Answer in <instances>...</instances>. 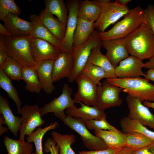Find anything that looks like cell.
Listing matches in <instances>:
<instances>
[{"instance_id": "6da1fadb", "label": "cell", "mask_w": 154, "mask_h": 154, "mask_svg": "<svg viewBox=\"0 0 154 154\" xmlns=\"http://www.w3.org/2000/svg\"><path fill=\"white\" fill-rule=\"evenodd\" d=\"M123 39L131 55L142 60L154 56V35L147 23Z\"/></svg>"}, {"instance_id": "7a4b0ae2", "label": "cell", "mask_w": 154, "mask_h": 154, "mask_svg": "<svg viewBox=\"0 0 154 154\" xmlns=\"http://www.w3.org/2000/svg\"><path fill=\"white\" fill-rule=\"evenodd\" d=\"M147 23L144 11L138 6L129 10L122 20L110 30L99 32L102 41L123 38L137 30L141 25Z\"/></svg>"}, {"instance_id": "3957f363", "label": "cell", "mask_w": 154, "mask_h": 154, "mask_svg": "<svg viewBox=\"0 0 154 154\" xmlns=\"http://www.w3.org/2000/svg\"><path fill=\"white\" fill-rule=\"evenodd\" d=\"M110 83L122 88L128 95L138 98L142 102H154V85L149 80L140 77L106 79Z\"/></svg>"}, {"instance_id": "277c9868", "label": "cell", "mask_w": 154, "mask_h": 154, "mask_svg": "<svg viewBox=\"0 0 154 154\" xmlns=\"http://www.w3.org/2000/svg\"><path fill=\"white\" fill-rule=\"evenodd\" d=\"M8 56L23 66L35 67L36 63L32 55L31 48V36H4Z\"/></svg>"}, {"instance_id": "5b68a950", "label": "cell", "mask_w": 154, "mask_h": 154, "mask_svg": "<svg viewBox=\"0 0 154 154\" xmlns=\"http://www.w3.org/2000/svg\"><path fill=\"white\" fill-rule=\"evenodd\" d=\"M102 42L99 32L94 30L92 35L86 42L78 48H73L72 53L73 68L71 76L68 79L69 82H74L82 73L88 62L92 49L97 46L102 45Z\"/></svg>"}, {"instance_id": "8992f818", "label": "cell", "mask_w": 154, "mask_h": 154, "mask_svg": "<svg viewBox=\"0 0 154 154\" xmlns=\"http://www.w3.org/2000/svg\"><path fill=\"white\" fill-rule=\"evenodd\" d=\"M62 120L66 125L80 135L85 146L91 151H98L108 148L102 139L90 132L84 121L68 115H66Z\"/></svg>"}, {"instance_id": "52a82bcc", "label": "cell", "mask_w": 154, "mask_h": 154, "mask_svg": "<svg viewBox=\"0 0 154 154\" xmlns=\"http://www.w3.org/2000/svg\"><path fill=\"white\" fill-rule=\"evenodd\" d=\"M72 90L67 84L63 86L61 94L57 98H54L50 102L45 104L40 108L42 117L49 113H53L54 115L61 120L66 115L64 112L66 109L76 107L75 103L80 102L71 97Z\"/></svg>"}, {"instance_id": "ba28073f", "label": "cell", "mask_w": 154, "mask_h": 154, "mask_svg": "<svg viewBox=\"0 0 154 154\" xmlns=\"http://www.w3.org/2000/svg\"><path fill=\"white\" fill-rule=\"evenodd\" d=\"M19 114L22 117L18 140L23 143L25 142V135H29L36 128L44 125L45 121L41 118L40 108L37 104L25 105L21 108Z\"/></svg>"}, {"instance_id": "9c48e42d", "label": "cell", "mask_w": 154, "mask_h": 154, "mask_svg": "<svg viewBox=\"0 0 154 154\" xmlns=\"http://www.w3.org/2000/svg\"><path fill=\"white\" fill-rule=\"evenodd\" d=\"M128 7L111 2L103 5L98 19L94 25L99 32L104 31L111 25L124 16L129 11Z\"/></svg>"}, {"instance_id": "30bf717a", "label": "cell", "mask_w": 154, "mask_h": 154, "mask_svg": "<svg viewBox=\"0 0 154 154\" xmlns=\"http://www.w3.org/2000/svg\"><path fill=\"white\" fill-rule=\"evenodd\" d=\"M97 99L96 106L104 111L106 109L120 106L122 100L119 94L121 88L109 83L106 80L102 84L97 86Z\"/></svg>"}, {"instance_id": "8fae6325", "label": "cell", "mask_w": 154, "mask_h": 154, "mask_svg": "<svg viewBox=\"0 0 154 154\" xmlns=\"http://www.w3.org/2000/svg\"><path fill=\"white\" fill-rule=\"evenodd\" d=\"M80 0L68 1L66 4L68 10V17L64 36L61 41L62 52L72 53L73 38L78 21V13Z\"/></svg>"}, {"instance_id": "7c38bea8", "label": "cell", "mask_w": 154, "mask_h": 154, "mask_svg": "<svg viewBox=\"0 0 154 154\" xmlns=\"http://www.w3.org/2000/svg\"><path fill=\"white\" fill-rule=\"evenodd\" d=\"M31 48L33 57L36 63L47 60H55L62 52L59 47L47 41L31 36Z\"/></svg>"}, {"instance_id": "4fadbf2b", "label": "cell", "mask_w": 154, "mask_h": 154, "mask_svg": "<svg viewBox=\"0 0 154 154\" xmlns=\"http://www.w3.org/2000/svg\"><path fill=\"white\" fill-rule=\"evenodd\" d=\"M126 100L129 110L128 117L143 125L154 129V114L137 98L128 95Z\"/></svg>"}, {"instance_id": "5bb4252c", "label": "cell", "mask_w": 154, "mask_h": 154, "mask_svg": "<svg viewBox=\"0 0 154 154\" xmlns=\"http://www.w3.org/2000/svg\"><path fill=\"white\" fill-rule=\"evenodd\" d=\"M75 81L78 85V90L74 95V99L87 105L96 106L97 86L82 73Z\"/></svg>"}, {"instance_id": "9a60e30c", "label": "cell", "mask_w": 154, "mask_h": 154, "mask_svg": "<svg viewBox=\"0 0 154 154\" xmlns=\"http://www.w3.org/2000/svg\"><path fill=\"white\" fill-rule=\"evenodd\" d=\"M142 60L136 56L131 55L121 61L115 68V76L119 78H136L146 74L142 69L144 68L145 63Z\"/></svg>"}, {"instance_id": "2e32d148", "label": "cell", "mask_w": 154, "mask_h": 154, "mask_svg": "<svg viewBox=\"0 0 154 154\" xmlns=\"http://www.w3.org/2000/svg\"><path fill=\"white\" fill-rule=\"evenodd\" d=\"M105 55L115 68L122 60L129 56V52L123 38L102 41Z\"/></svg>"}, {"instance_id": "e0dca14e", "label": "cell", "mask_w": 154, "mask_h": 154, "mask_svg": "<svg viewBox=\"0 0 154 154\" xmlns=\"http://www.w3.org/2000/svg\"><path fill=\"white\" fill-rule=\"evenodd\" d=\"M73 64L72 54L62 52L54 63L52 72L53 82L59 81L64 77L69 79L72 74Z\"/></svg>"}, {"instance_id": "ac0fdd59", "label": "cell", "mask_w": 154, "mask_h": 154, "mask_svg": "<svg viewBox=\"0 0 154 154\" xmlns=\"http://www.w3.org/2000/svg\"><path fill=\"white\" fill-rule=\"evenodd\" d=\"M3 21L4 26L12 36L30 35L32 28V24L20 18L18 15L9 13Z\"/></svg>"}, {"instance_id": "d6986e66", "label": "cell", "mask_w": 154, "mask_h": 154, "mask_svg": "<svg viewBox=\"0 0 154 154\" xmlns=\"http://www.w3.org/2000/svg\"><path fill=\"white\" fill-rule=\"evenodd\" d=\"M54 61L49 60L37 62L35 66L42 89L48 94H51L56 88L52 78Z\"/></svg>"}, {"instance_id": "ffe728a7", "label": "cell", "mask_w": 154, "mask_h": 154, "mask_svg": "<svg viewBox=\"0 0 154 154\" xmlns=\"http://www.w3.org/2000/svg\"><path fill=\"white\" fill-rule=\"evenodd\" d=\"M80 107L69 108L66 109V113L71 117L80 118L84 121L90 119L99 120L106 118L104 111L99 109L96 106H90L80 102Z\"/></svg>"}, {"instance_id": "44dd1931", "label": "cell", "mask_w": 154, "mask_h": 154, "mask_svg": "<svg viewBox=\"0 0 154 154\" xmlns=\"http://www.w3.org/2000/svg\"><path fill=\"white\" fill-rule=\"evenodd\" d=\"M32 28L30 36L45 40L60 49L61 41L57 38L41 22L37 14L29 16Z\"/></svg>"}, {"instance_id": "7402d4cb", "label": "cell", "mask_w": 154, "mask_h": 154, "mask_svg": "<svg viewBox=\"0 0 154 154\" xmlns=\"http://www.w3.org/2000/svg\"><path fill=\"white\" fill-rule=\"evenodd\" d=\"M94 21H89L78 18L73 38V48H78L86 42L94 33Z\"/></svg>"}, {"instance_id": "603a6c76", "label": "cell", "mask_w": 154, "mask_h": 154, "mask_svg": "<svg viewBox=\"0 0 154 154\" xmlns=\"http://www.w3.org/2000/svg\"><path fill=\"white\" fill-rule=\"evenodd\" d=\"M0 113L3 116L8 129L15 136L20 130L21 117L15 116L13 113L7 100L0 95Z\"/></svg>"}, {"instance_id": "cb8c5ba5", "label": "cell", "mask_w": 154, "mask_h": 154, "mask_svg": "<svg viewBox=\"0 0 154 154\" xmlns=\"http://www.w3.org/2000/svg\"><path fill=\"white\" fill-rule=\"evenodd\" d=\"M96 135L102 139L108 148L118 149L125 146L126 134L117 131L94 130Z\"/></svg>"}, {"instance_id": "d4e9b609", "label": "cell", "mask_w": 154, "mask_h": 154, "mask_svg": "<svg viewBox=\"0 0 154 154\" xmlns=\"http://www.w3.org/2000/svg\"><path fill=\"white\" fill-rule=\"evenodd\" d=\"M102 6L99 0L80 1L78 18L95 22L99 17Z\"/></svg>"}, {"instance_id": "484cf974", "label": "cell", "mask_w": 154, "mask_h": 154, "mask_svg": "<svg viewBox=\"0 0 154 154\" xmlns=\"http://www.w3.org/2000/svg\"><path fill=\"white\" fill-rule=\"evenodd\" d=\"M43 24L58 39L61 41L65 35L66 27L54 15L42 10L38 15Z\"/></svg>"}, {"instance_id": "4316f807", "label": "cell", "mask_w": 154, "mask_h": 154, "mask_svg": "<svg viewBox=\"0 0 154 154\" xmlns=\"http://www.w3.org/2000/svg\"><path fill=\"white\" fill-rule=\"evenodd\" d=\"M21 79L25 83V89L29 92L38 93L42 89L35 67L23 66Z\"/></svg>"}, {"instance_id": "83f0119b", "label": "cell", "mask_w": 154, "mask_h": 154, "mask_svg": "<svg viewBox=\"0 0 154 154\" xmlns=\"http://www.w3.org/2000/svg\"><path fill=\"white\" fill-rule=\"evenodd\" d=\"M102 47V45H99L92 49L88 62L103 68L110 75L112 78H116L115 73V68L106 55L101 53Z\"/></svg>"}, {"instance_id": "f1b7e54d", "label": "cell", "mask_w": 154, "mask_h": 154, "mask_svg": "<svg viewBox=\"0 0 154 154\" xmlns=\"http://www.w3.org/2000/svg\"><path fill=\"white\" fill-rule=\"evenodd\" d=\"M45 10L48 13L55 15L59 21L66 26L68 10L63 0H45Z\"/></svg>"}, {"instance_id": "f546056e", "label": "cell", "mask_w": 154, "mask_h": 154, "mask_svg": "<svg viewBox=\"0 0 154 154\" xmlns=\"http://www.w3.org/2000/svg\"><path fill=\"white\" fill-rule=\"evenodd\" d=\"M120 126L125 133L137 132L141 133L154 142V131L148 129L139 122L131 119L128 117L122 118L120 121Z\"/></svg>"}, {"instance_id": "4dcf8cb0", "label": "cell", "mask_w": 154, "mask_h": 154, "mask_svg": "<svg viewBox=\"0 0 154 154\" xmlns=\"http://www.w3.org/2000/svg\"><path fill=\"white\" fill-rule=\"evenodd\" d=\"M3 143L8 154H32L33 144L28 141L22 143L19 140L11 138L7 136L4 137Z\"/></svg>"}, {"instance_id": "1f68e13d", "label": "cell", "mask_w": 154, "mask_h": 154, "mask_svg": "<svg viewBox=\"0 0 154 154\" xmlns=\"http://www.w3.org/2000/svg\"><path fill=\"white\" fill-rule=\"evenodd\" d=\"M59 125L57 121L52 122L48 126L43 128L38 127L35 131L27 135V141L34 143L36 154H44L42 150V140L44 136L48 131L54 129L58 128Z\"/></svg>"}, {"instance_id": "d6a6232c", "label": "cell", "mask_w": 154, "mask_h": 154, "mask_svg": "<svg viewBox=\"0 0 154 154\" xmlns=\"http://www.w3.org/2000/svg\"><path fill=\"white\" fill-rule=\"evenodd\" d=\"M0 87L7 93L9 97L15 103L18 114L21 109L22 102L18 95L17 91L12 84L11 80L0 68Z\"/></svg>"}, {"instance_id": "836d02e7", "label": "cell", "mask_w": 154, "mask_h": 154, "mask_svg": "<svg viewBox=\"0 0 154 154\" xmlns=\"http://www.w3.org/2000/svg\"><path fill=\"white\" fill-rule=\"evenodd\" d=\"M51 134L52 138L59 147V154H76L71 147L76 141L74 135H63L55 131H52Z\"/></svg>"}, {"instance_id": "e575fe53", "label": "cell", "mask_w": 154, "mask_h": 154, "mask_svg": "<svg viewBox=\"0 0 154 154\" xmlns=\"http://www.w3.org/2000/svg\"><path fill=\"white\" fill-rule=\"evenodd\" d=\"M23 66L16 60L8 56L0 66L11 80L19 81L21 79Z\"/></svg>"}, {"instance_id": "d590c367", "label": "cell", "mask_w": 154, "mask_h": 154, "mask_svg": "<svg viewBox=\"0 0 154 154\" xmlns=\"http://www.w3.org/2000/svg\"><path fill=\"white\" fill-rule=\"evenodd\" d=\"M126 134L125 146L134 150L140 149L154 143L151 139L139 133Z\"/></svg>"}, {"instance_id": "8d00e7d4", "label": "cell", "mask_w": 154, "mask_h": 154, "mask_svg": "<svg viewBox=\"0 0 154 154\" xmlns=\"http://www.w3.org/2000/svg\"><path fill=\"white\" fill-rule=\"evenodd\" d=\"M82 74L97 86L102 85L100 81L103 78H111L110 75L101 67L88 62Z\"/></svg>"}, {"instance_id": "74e56055", "label": "cell", "mask_w": 154, "mask_h": 154, "mask_svg": "<svg viewBox=\"0 0 154 154\" xmlns=\"http://www.w3.org/2000/svg\"><path fill=\"white\" fill-rule=\"evenodd\" d=\"M21 10L13 0H0V19L3 21L5 17L11 13L18 15Z\"/></svg>"}, {"instance_id": "f35d334b", "label": "cell", "mask_w": 154, "mask_h": 154, "mask_svg": "<svg viewBox=\"0 0 154 154\" xmlns=\"http://www.w3.org/2000/svg\"><path fill=\"white\" fill-rule=\"evenodd\" d=\"M88 129L92 130H104L117 131L118 130L106 121V118L99 120L90 119L85 121Z\"/></svg>"}, {"instance_id": "ab89813d", "label": "cell", "mask_w": 154, "mask_h": 154, "mask_svg": "<svg viewBox=\"0 0 154 154\" xmlns=\"http://www.w3.org/2000/svg\"><path fill=\"white\" fill-rule=\"evenodd\" d=\"M60 147L52 138H48L44 145V150L46 153L50 154H59Z\"/></svg>"}, {"instance_id": "60d3db41", "label": "cell", "mask_w": 154, "mask_h": 154, "mask_svg": "<svg viewBox=\"0 0 154 154\" xmlns=\"http://www.w3.org/2000/svg\"><path fill=\"white\" fill-rule=\"evenodd\" d=\"M147 24L154 35V6L149 5L144 10Z\"/></svg>"}, {"instance_id": "b9f144b4", "label": "cell", "mask_w": 154, "mask_h": 154, "mask_svg": "<svg viewBox=\"0 0 154 154\" xmlns=\"http://www.w3.org/2000/svg\"><path fill=\"white\" fill-rule=\"evenodd\" d=\"M7 48L5 44L4 36H0V66L8 56Z\"/></svg>"}, {"instance_id": "7bdbcfd3", "label": "cell", "mask_w": 154, "mask_h": 154, "mask_svg": "<svg viewBox=\"0 0 154 154\" xmlns=\"http://www.w3.org/2000/svg\"><path fill=\"white\" fill-rule=\"evenodd\" d=\"M121 148L116 149L108 148L104 150L95 151H82L79 152V154H114Z\"/></svg>"}, {"instance_id": "ee69618b", "label": "cell", "mask_w": 154, "mask_h": 154, "mask_svg": "<svg viewBox=\"0 0 154 154\" xmlns=\"http://www.w3.org/2000/svg\"><path fill=\"white\" fill-rule=\"evenodd\" d=\"M134 154H154V143L135 150Z\"/></svg>"}, {"instance_id": "f6af8a7d", "label": "cell", "mask_w": 154, "mask_h": 154, "mask_svg": "<svg viewBox=\"0 0 154 154\" xmlns=\"http://www.w3.org/2000/svg\"><path fill=\"white\" fill-rule=\"evenodd\" d=\"M135 150L125 146L122 147L114 154H134Z\"/></svg>"}, {"instance_id": "bcb514c9", "label": "cell", "mask_w": 154, "mask_h": 154, "mask_svg": "<svg viewBox=\"0 0 154 154\" xmlns=\"http://www.w3.org/2000/svg\"><path fill=\"white\" fill-rule=\"evenodd\" d=\"M3 124H5L4 119L1 114L0 115V135L1 136L7 132L8 128L2 126Z\"/></svg>"}, {"instance_id": "7dc6e473", "label": "cell", "mask_w": 154, "mask_h": 154, "mask_svg": "<svg viewBox=\"0 0 154 154\" xmlns=\"http://www.w3.org/2000/svg\"><path fill=\"white\" fill-rule=\"evenodd\" d=\"M0 34L6 37L11 36V33L5 26L1 23H0Z\"/></svg>"}, {"instance_id": "c3c4849f", "label": "cell", "mask_w": 154, "mask_h": 154, "mask_svg": "<svg viewBox=\"0 0 154 154\" xmlns=\"http://www.w3.org/2000/svg\"><path fill=\"white\" fill-rule=\"evenodd\" d=\"M145 78L154 82V70L150 69L146 73Z\"/></svg>"}, {"instance_id": "681fc988", "label": "cell", "mask_w": 154, "mask_h": 154, "mask_svg": "<svg viewBox=\"0 0 154 154\" xmlns=\"http://www.w3.org/2000/svg\"><path fill=\"white\" fill-rule=\"evenodd\" d=\"M149 61L145 63V65L144 68L154 70V56L149 59Z\"/></svg>"}, {"instance_id": "f907efd6", "label": "cell", "mask_w": 154, "mask_h": 154, "mask_svg": "<svg viewBox=\"0 0 154 154\" xmlns=\"http://www.w3.org/2000/svg\"><path fill=\"white\" fill-rule=\"evenodd\" d=\"M131 0H116L114 2L116 3L121 6H125L126 4Z\"/></svg>"}, {"instance_id": "816d5d0a", "label": "cell", "mask_w": 154, "mask_h": 154, "mask_svg": "<svg viewBox=\"0 0 154 154\" xmlns=\"http://www.w3.org/2000/svg\"><path fill=\"white\" fill-rule=\"evenodd\" d=\"M143 104L148 108H150L154 109V102L145 101L143 102Z\"/></svg>"}, {"instance_id": "f5cc1de1", "label": "cell", "mask_w": 154, "mask_h": 154, "mask_svg": "<svg viewBox=\"0 0 154 154\" xmlns=\"http://www.w3.org/2000/svg\"><path fill=\"white\" fill-rule=\"evenodd\" d=\"M32 154H36V153H32Z\"/></svg>"}]
</instances>
